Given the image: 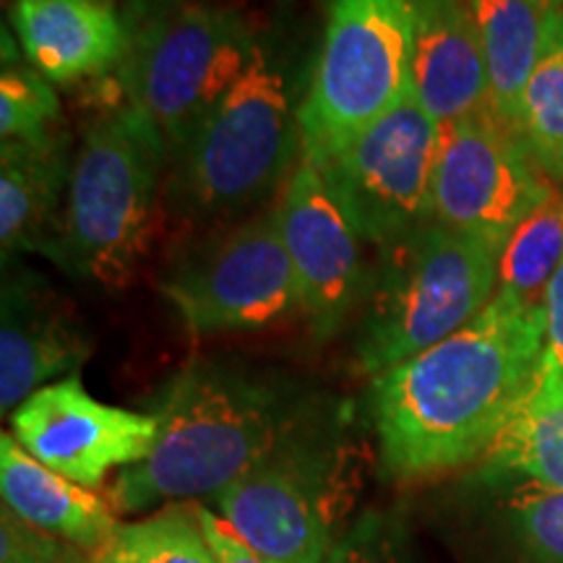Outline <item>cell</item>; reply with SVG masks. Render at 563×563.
<instances>
[{"label":"cell","mask_w":563,"mask_h":563,"mask_svg":"<svg viewBox=\"0 0 563 563\" xmlns=\"http://www.w3.org/2000/svg\"><path fill=\"white\" fill-rule=\"evenodd\" d=\"M412 91V0H329L298 102L300 154L332 159Z\"/></svg>","instance_id":"7"},{"label":"cell","mask_w":563,"mask_h":563,"mask_svg":"<svg viewBox=\"0 0 563 563\" xmlns=\"http://www.w3.org/2000/svg\"><path fill=\"white\" fill-rule=\"evenodd\" d=\"M488 70L490 110L517 131L519 102L545 37L543 0H470Z\"/></svg>","instance_id":"19"},{"label":"cell","mask_w":563,"mask_h":563,"mask_svg":"<svg viewBox=\"0 0 563 563\" xmlns=\"http://www.w3.org/2000/svg\"><path fill=\"white\" fill-rule=\"evenodd\" d=\"M191 334L253 332L302 311L277 209L203 243L162 279Z\"/></svg>","instance_id":"9"},{"label":"cell","mask_w":563,"mask_h":563,"mask_svg":"<svg viewBox=\"0 0 563 563\" xmlns=\"http://www.w3.org/2000/svg\"><path fill=\"white\" fill-rule=\"evenodd\" d=\"M58 97L51 81L37 70L5 68L0 76V139L42 141L53 136L58 121Z\"/></svg>","instance_id":"25"},{"label":"cell","mask_w":563,"mask_h":563,"mask_svg":"<svg viewBox=\"0 0 563 563\" xmlns=\"http://www.w3.org/2000/svg\"><path fill=\"white\" fill-rule=\"evenodd\" d=\"M481 477L563 490V368L545 355L530 391L483 454Z\"/></svg>","instance_id":"18"},{"label":"cell","mask_w":563,"mask_h":563,"mask_svg":"<svg viewBox=\"0 0 563 563\" xmlns=\"http://www.w3.org/2000/svg\"><path fill=\"white\" fill-rule=\"evenodd\" d=\"M53 538L42 534L3 506L0 522V563H58Z\"/></svg>","instance_id":"27"},{"label":"cell","mask_w":563,"mask_h":563,"mask_svg":"<svg viewBox=\"0 0 563 563\" xmlns=\"http://www.w3.org/2000/svg\"><path fill=\"white\" fill-rule=\"evenodd\" d=\"M545 306L496 292L446 340L371 384V418L384 470L426 481L481 462L538 376Z\"/></svg>","instance_id":"1"},{"label":"cell","mask_w":563,"mask_h":563,"mask_svg":"<svg viewBox=\"0 0 563 563\" xmlns=\"http://www.w3.org/2000/svg\"><path fill=\"white\" fill-rule=\"evenodd\" d=\"M21 51L47 81L70 84L121 66L131 32L110 0H16Z\"/></svg>","instance_id":"16"},{"label":"cell","mask_w":563,"mask_h":563,"mask_svg":"<svg viewBox=\"0 0 563 563\" xmlns=\"http://www.w3.org/2000/svg\"><path fill=\"white\" fill-rule=\"evenodd\" d=\"M300 150L290 79L262 47L241 81L170 157L173 207L191 220L249 211L290 178Z\"/></svg>","instance_id":"3"},{"label":"cell","mask_w":563,"mask_h":563,"mask_svg":"<svg viewBox=\"0 0 563 563\" xmlns=\"http://www.w3.org/2000/svg\"><path fill=\"white\" fill-rule=\"evenodd\" d=\"M357 470L340 433L292 420L272 452L214 498L217 514L277 563H323L347 534Z\"/></svg>","instance_id":"5"},{"label":"cell","mask_w":563,"mask_h":563,"mask_svg":"<svg viewBox=\"0 0 563 563\" xmlns=\"http://www.w3.org/2000/svg\"><path fill=\"white\" fill-rule=\"evenodd\" d=\"M66 180L60 139L3 141L0 150V243L3 256L32 251L42 241Z\"/></svg>","instance_id":"20"},{"label":"cell","mask_w":563,"mask_h":563,"mask_svg":"<svg viewBox=\"0 0 563 563\" xmlns=\"http://www.w3.org/2000/svg\"><path fill=\"white\" fill-rule=\"evenodd\" d=\"M262 42L241 13L207 3L154 11L121 63L125 104L157 125L170 157L241 81Z\"/></svg>","instance_id":"8"},{"label":"cell","mask_w":563,"mask_h":563,"mask_svg":"<svg viewBox=\"0 0 563 563\" xmlns=\"http://www.w3.org/2000/svg\"><path fill=\"white\" fill-rule=\"evenodd\" d=\"M154 418L150 456L121 470L110 488L121 514L217 498L272 452L298 415L249 373L194 363L167 386Z\"/></svg>","instance_id":"2"},{"label":"cell","mask_w":563,"mask_h":563,"mask_svg":"<svg viewBox=\"0 0 563 563\" xmlns=\"http://www.w3.org/2000/svg\"><path fill=\"white\" fill-rule=\"evenodd\" d=\"M13 439L47 470L97 488L110 470L150 456L157 418L104 405L84 389L79 373L42 386L11 412Z\"/></svg>","instance_id":"13"},{"label":"cell","mask_w":563,"mask_h":563,"mask_svg":"<svg viewBox=\"0 0 563 563\" xmlns=\"http://www.w3.org/2000/svg\"><path fill=\"white\" fill-rule=\"evenodd\" d=\"M545 3V9H548V13L551 11H559V9H563V0H543Z\"/></svg>","instance_id":"31"},{"label":"cell","mask_w":563,"mask_h":563,"mask_svg":"<svg viewBox=\"0 0 563 563\" xmlns=\"http://www.w3.org/2000/svg\"><path fill=\"white\" fill-rule=\"evenodd\" d=\"M91 340L66 308L30 279L3 287L0 313V410H16L55 376H76L89 361Z\"/></svg>","instance_id":"15"},{"label":"cell","mask_w":563,"mask_h":563,"mask_svg":"<svg viewBox=\"0 0 563 563\" xmlns=\"http://www.w3.org/2000/svg\"><path fill=\"white\" fill-rule=\"evenodd\" d=\"M555 186L493 112L441 125L433 220L501 251Z\"/></svg>","instance_id":"11"},{"label":"cell","mask_w":563,"mask_h":563,"mask_svg":"<svg viewBox=\"0 0 563 563\" xmlns=\"http://www.w3.org/2000/svg\"><path fill=\"white\" fill-rule=\"evenodd\" d=\"M84 563H220L201 530L199 504L162 506L146 519L118 527Z\"/></svg>","instance_id":"22"},{"label":"cell","mask_w":563,"mask_h":563,"mask_svg":"<svg viewBox=\"0 0 563 563\" xmlns=\"http://www.w3.org/2000/svg\"><path fill=\"white\" fill-rule=\"evenodd\" d=\"M150 3H157V11H159V9H170V5H178L180 0H150Z\"/></svg>","instance_id":"30"},{"label":"cell","mask_w":563,"mask_h":563,"mask_svg":"<svg viewBox=\"0 0 563 563\" xmlns=\"http://www.w3.org/2000/svg\"><path fill=\"white\" fill-rule=\"evenodd\" d=\"M545 361L563 368V262L545 290Z\"/></svg>","instance_id":"29"},{"label":"cell","mask_w":563,"mask_h":563,"mask_svg":"<svg viewBox=\"0 0 563 563\" xmlns=\"http://www.w3.org/2000/svg\"><path fill=\"white\" fill-rule=\"evenodd\" d=\"M517 133L545 178L563 186V9L548 13L543 47L519 102Z\"/></svg>","instance_id":"21"},{"label":"cell","mask_w":563,"mask_h":563,"mask_svg":"<svg viewBox=\"0 0 563 563\" xmlns=\"http://www.w3.org/2000/svg\"><path fill=\"white\" fill-rule=\"evenodd\" d=\"M439 146L441 123L410 91L342 152L316 165L350 209L363 241L384 251L435 222Z\"/></svg>","instance_id":"10"},{"label":"cell","mask_w":563,"mask_h":563,"mask_svg":"<svg viewBox=\"0 0 563 563\" xmlns=\"http://www.w3.org/2000/svg\"><path fill=\"white\" fill-rule=\"evenodd\" d=\"M563 262V188L548 196L511 232L498 256V292L543 306L545 290Z\"/></svg>","instance_id":"23"},{"label":"cell","mask_w":563,"mask_h":563,"mask_svg":"<svg viewBox=\"0 0 563 563\" xmlns=\"http://www.w3.org/2000/svg\"><path fill=\"white\" fill-rule=\"evenodd\" d=\"M199 519L201 530L207 534V543L220 563H277L272 561L269 555L258 553L256 548L245 543L241 534L232 530L217 511L207 509V506H199Z\"/></svg>","instance_id":"28"},{"label":"cell","mask_w":563,"mask_h":563,"mask_svg":"<svg viewBox=\"0 0 563 563\" xmlns=\"http://www.w3.org/2000/svg\"><path fill=\"white\" fill-rule=\"evenodd\" d=\"M167 141L150 118L121 104L97 118L68 173L66 251L100 285L125 287L146 253Z\"/></svg>","instance_id":"6"},{"label":"cell","mask_w":563,"mask_h":563,"mask_svg":"<svg viewBox=\"0 0 563 563\" xmlns=\"http://www.w3.org/2000/svg\"><path fill=\"white\" fill-rule=\"evenodd\" d=\"M277 220L298 279L302 313L321 340L340 332L365 298L363 235L321 165L300 154L285 180Z\"/></svg>","instance_id":"12"},{"label":"cell","mask_w":563,"mask_h":563,"mask_svg":"<svg viewBox=\"0 0 563 563\" xmlns=\"http://www.w3.org/2000/svg\"><path fill=\"white\" fill-rule=\"evenodd\" d=\"M323 563H410L399 538L384 517H365L352 525Z\"/></svg>","instance_id":"26"},{"label":"cell","mask_w":563,"mask_h":563,"mask_svg":"<svg viewBox=\"0 0 563 563\" xmlns=\"http://www.w3.org/2000/svg\"><path fill=\"white\" fill-rule=\"evenodd\" d=\"M412 91L441 125L493 112L470 0H412Z\"/></svg>","instance_id":"14"},{"label":"cell","mask_w":563,"mask_h":563,"mask_svg":"<svg viewBox=\"0 0 563 563\" xmlns=\"http://www.w3.org/2000/svg\"><path fill=\"white\" fill-rule=\"evenodd\" d=\"M355 352L368 376H382L477 319L498 292L493 245L431 222L382 251Z\"/></svg>","instance_id":"4"},{"label":"cell","mask_w":563,"mask_h":563,"mask_svg":"<svg viewBox=\"0 0 563 563\" xmlns=\"http://www.w3.org/2000/svg\"><path fill=\"white\" fill-rule=\"evenodd\" d=\"M0 490L3 506L21 522L53 540H66L79 553H95L121 527L100 496L47 470L11 433L0 439Z\"/></svg>","instance_id":"17"},{"label":"cell","mask_w":563,"mask_h":563,"mask_svg":"<svg viewBox=\"0 0 563 563\" xmlns=\"http://www.w3.org/2000/svg\"><path fill=\"white\" fill-rule=\"evenodd\" d=\"M498 506L504 540L519 563H563V490L506 483Z\"/></svg>","instance_id":"24"}]
</instances>
